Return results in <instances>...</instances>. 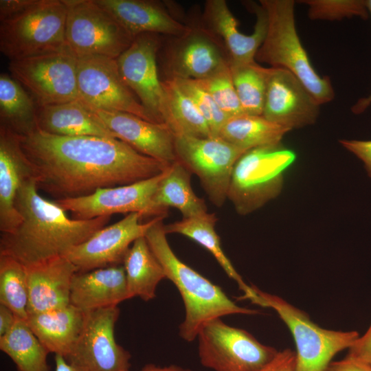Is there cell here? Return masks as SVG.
I'll return each mask as SVG.
<instances>
[{
  "mask_svg": "<svg viewBox=\"0 0 371 371\" xmlns=\"http://www.w3.org/2000/svg\"><path fill=\"white\" fill-rule=\"evenodd\" d=\"M19 136L37 188L56 199L136 183L170 166L116 138L60 136L37 128Z\"/></svg>",
  "mask_w": 371,
  "mask_h": 371,
  "instance_id": "obj_1",
  "label": "cell"
},
{
  "mask_svg": "<svg viewBox=\"0 0 371 371\" xmlns=\"http://www.w3.org/2000/svg\"><path fill=\"white\" fill-rule=\"evenodd\" d=\"M15 206L22 221L14 231L1 234L0 254L10 256L25 266L65 256L104 227L111 217L69 218L54 201L39 194L33 179L20 188Z\"/></svg>",
  "mask_w": 371,
  "mask_h": 371,
  "instance_id": "obj_2",
  "label": "cell"
},
{
  "mask_svg": "<svg viewBox=\"0 0 371 371\" xmlns=\"http://www.w3.org/2000/svg\"><path fill=\"white\" fill-rule=\"evenodd\" d=\"M157 216L145 238L161 265L166 278L177 288L185 307V318L179 327V336L191 342L208 322L233 314L256 315L260 311L245 308L231 300L221 288L182 262L166 238L164 219Z\"/></svg>",
  "mask_w": 371,
  "mask_h": 371,
  "instance_id": "obj_3",
  "label": "cell"
},
{
  "mask_svg": "<svg viewBox=\"0 0 371 371\" xmlns=\"http://www.w3.org/2000/svg\"><path fill=\"white\" fill-rule=\"evenodd\" d=\"M267 17V30L255 60L293 74L321 105L332 101L330 78L314 69L297 34L293 0H260Z\"/></svg>",
  "mask_w": 371,
  "mask_h": 371,
  "instance_id": "obj_4",
  "label": "cell"
},
{
  "mask_svg": "<svg viewBox=\"0 0 371 371\" xmlns=\"http://www.w3.org/2000/svg\"><path fill=\"white\" fill-rule=\"evenodd\" d=\"M295 159V153L281 143L245 152L234 166L227 192L236 212L247 215L277 197L284 173Z\"/></svg>",
  "mask_w": 371,
  "mask_h": 371,
  "instance_id": "obj_5",
  "label": "cell"
},
{
  "mask_svg": "<svg viewBox=\"0 0 371 371\" xmlns=\"http://www.w3.org/2000/svg\"><path fill=\"white\" fill-rule=\"evenodd\" d=\"M67 14L65 0H38L23 12L1 21V52L14 60L67 48Z\"/></svg>",
  "mask_w": 371,
  "mask_h": 371,
  "instance_id": "obj_6",
  "label": "cell"
},
{
  "mask_svg": "<svg viewBox=\"0 0 371 371\" xmlns=\"http://www.w3.org/2000/svg\"><path fill=\"white\" fill-rule=\"evenodd\" d=\"M251 286L259 297L258 305L274 309L291 331L296 346L295 371H325L332 359L359 337L355 330L323 328L282 297Z\"/></svg>",
  "mask_w": 371,
  "mask_h": 371,
  "instance_id": "obj_7",
  "label": "cell"
},
{
  "mask_svg": "<svg viewBox=\"0 0 371 371\" xmlns=\"http://www.w3.org/2000/svg\"><path fill=\"white\" fill-rule=\"evenodd\" d=\"M201 364L214 371H260L278 354L251 333L225 324L208 322L197 336Z\"/></svg>",
  "mask_w": 371,
  "mask_h": 371,
  "instance_id": "obj_8",
  "label": "cell"
},
{
  "mask_svg": "<svg viewBox=\"0 0 371 371\" xmlns=\"http://www.w3.org/2000/svg\"><path fill=\"white\" fill-rule=\"evenodd\" d=\"M67 6V46L77 58H117L134 38L94 0H65Z\"/></svg>",
  "mask_w": 371,
  "mask_h": 371,
  "instance_id": "obj_9",
  "label": "cell"
},
{
  "mask_svg": "<svg viewBox=\"0 0 371 371\" xmlns=\"http://www.w3.org/2000/svg\"><path fill=\"white\" fill-rule=\"evenodd\" d=\"M78 58L68 47L56 52L10 60L12 77L27 89L38 107L80 100Z\"/></svg>",
  "mask_w": 371,
  "mask_h": 371,
  "instance_id": "obj_10",
  "label": "cell"
},
{
  "mask_svg": "<svg viewBox=\"0 0 371 371\" xmlns=\"http://www.w3.org/2000/svg\"><path fill=\"white\" fill-rule=\"evenodd\" d=\"M177 160L196 175L211 203L221 207L227 199L233 170L247 150L220 137L175 135Z\"/></svg>",
  "mask_w": 371,
  "mask_h": 371,
  "instance_id": "obj_11",
  "label": "cell"
},
{
  "mask_svg": "<svg viewBox=\"0 0 371 371\" xmlns=\"http://www.w3.org/2000/svg\"><path fill=\"white\" fill-rule=\"evenodd\" d=\"M77 84L80 100L93 110L128 113L156 122L124 81L117 58H78Z\"/></svg>",
  "mask_w": 371,
  "mask_h": 371,
  "instance_id": "obj_12",
  "label": "cell"
},
{
  "mask_svg": "<svg viewBox=\"0 0 371 371\" xmlns=\"http://www.w3.org/2000/svg\"><path fill=\"white\" fill-rule=\"evenodd\" d=\"M117 306L86 312L82 332L65 358L85 371H124L130 369L131 353L116 342Z\"/></svg>",
  "mask_w": 371,
  "mask_h": 371,
  "instance_id": "obj_13",
  "label": "cell"
},
{
  "mask_svg": "<svg viewBox=\"0 0 371 371\" xmlns=\"http://www.w3.org/2000/svg\"><path fill=\"white\" fill-rule=\"evenodd\" d=\"M158 36L144 34L135 37L117 62L124 81L148 114L156 122L164 123V91L157 67Z\"/></svg>",
  "mask_w": 371,
  "mask_h": 371,
  "instance_id": "obj_14",
  "label": "cell"
},
{
  "mask_svg": "<svg viewBox=\"0 0 371 371\" xmlns=\"http://www.w3.org/2000/svg\"><path fill=\"white\" fill-rule=\"evenodd\" d=\"M156 217L142 223L139 213H129L120 221L99 229L64 256L76 266L78 272L122 265L131 245L145 236Z\"/></svg>",
  "mask_w": 371,
  "mask_h": 371,
  "instance_id": "obj_15",
  "label": "cell"
},
{
  "mask_svg": "<svg viewBox=\"0 0 371 371\" xmlns=\"http://www.w3.org/2000/svg\"><path fill=\"white\" fill-rule=\"evenodd\" d=\"M168 168L155 177L136 183L99 188L87 196L54 201L66 212H70L72 218L78 220L132 212H138L142 217L150 216L152 197Z\"/></svg>",
  "mask_w": 371,
  "mask_h": 371,
  "instance_id": "obj_16",
  "label": "cell"
},
{
  "mask_svg": "<svg viewBox=\"0 0 371 371\" xmlns=\"http://www.w3.org/2000/svg\"><path fill=\"white\" fill-rule=\"evenodd\" d=\"M320 104L291 71L267 67L262 115L290 131L314 124Z\"/></svg>",
  "mask_w": 371,
  "mask_h": 371,
  "instance_id": "obj_17",
  "label": "cell"
},
{
  "mask_svg": "<svg viewBox=\"0 0 371 371\" xmlns=\"http://www.w3.org/2000/svg\"><path fill=\"white\" fill-rule=\"evenodd\" d=\"M229 65L223 43L203 25L190 26L186 34L177 38L167 56L172 78L201 80Z\"/></svg>",
  "mask_w": 371,
  "mask_h": 371,
  "instance_id": "obj_18",
  "label": "cell"
},
{
  "mask_svg": "<svg viewBox=\"0 0 371 371\" xmlns=\"http://www.w3.org/2000/svg\"><path fill=\"white\" fill-rule=\"evenodd\" d=\"M256 20L252 34L240 32L238 22L225 0H207L202 15L203 25L223 43L231 65L255 61L256 54L262 44L267 30V17L260 3H247Z\"/></svg>",
  "mask_w": 371,
  "mask_h": 371,
  "instance_id": "obj_19",
  "label": "cell"
},
{
  "mask_svg": "<svg viewBox=\"0 0 371 371\" xmlns=\"http://www.w3.org/2000/svg\"><path fill=\"white\" fill-rule=\"evenodd\" d=\"M93 111L117 139L139 153L166 165L177 160L175 136L166 124L149 122L128 113Z\"/></svg>",
  "mask_w": 371,
  "mask_h": 371,
  "instance_id": "obj_20",
  "label": "cell"
},
{
  "mask_svg": "<svg viewBox=\"0 0 371 371\" xmlns=\"http://www.w3.org/2000/svg\"><path fill=\"white\" fill-rule=\"evenodd\" d=\"M25 267L28 290L27 315L70 304L72 280L78 269L65 256H58Z\"/></svg>",
  "mask_w": 371,
  "mask_h": 371,
  "instance_id": "obj_21",
  "label": "cell"
},
{
  "mask_svg": "<svg viewBox=\"0 0 371 371\" xmlns=\"http://www.w3.org/2000/svg\"><path fill=\"white\" fill-rule=\"evenodd\" d=\"M33 179L30 166L20 146L19 136L0 125V230L11 233L22 218L15 206L22 185Z\"/></svg>",
  "mask_w": 371,
  "mask_h": 371,
  "instance_id": "obj_22",
  "label": "cell"
},
{
  "mask_svg": "<svg viewBox=\"0 0 371 371\" xmlns=\"http://www.w3.org/2000/svg\"><path fill=\"white\" fill-rule=\"evenodd\" d=\"M111 14L133 38L144 34H163L179 38L190 25L182 23L163 3L147 0H94Z\"/></svg>",
  "mask_w": 371,
  "mask_h": 371,
  "instance_id": "obj_23",
  "label": "cell"
},
{
  "mask_svg": "<svg viewBox=\"0 0 371 371\" xmlns=\"http://www.w3.org/2000/svg\"><path fill=\"white\" fill-rule=\"evenodd\" d=\"M129 299L125 269L114 265L74 275L70 304L85 312L117 306Z\"/></svg>",
  "mask_w": 371,
  "mask_h": 371,
  "instance_id": "obj_24",
  "label": "cell"
},
{
  "mask_svg": "<svg viewBox=\"0 0 371 371\" xmlns=\"http://www.w3.org/2000/svg\"><path fill=\"white\" fill-rule=\"evenodd\" d=\"M36 128L60 136L117 139L95 112L80 100L38 107Z\"/></svg>",
  "mask_w": 371,
  "mask_h": 371,
  "instance_id": "obj_25",
  "label": "cell"
},
{
  "mask_svg": "<svg viewBox=\"0 0 371 371\" xmlns=\"http://www.w3.org/2000/svg\"><path fill=\"white\" fill-rule=\"evenodd\" d=\"M85 319L86 312L70 304L28 315L26 322L49 353L66 358L80 337Z\"/></svg>",
  "mask_w": 371,
  "mask_h": 371,
  "instance_id": "obj_26",
  "label": "cell"
},
{
  "mask_svg": "<svg viewBox=\"0 0 371 371\" xmlns=\"http://www.w3.org/2000/svg\"><path fill=\"white\" fill-rule=\"evenodd\" d=\"M191 175L177 160L168 166L151 199L153 216H166L169 207L179 210L182 218L207 212L205 201L197 196L192 188Z\"/></svg>",
  "mask_w": 371,
  "mask_h": 371,
  "instance_id": "obj_27",
  "label": "cell"
},
{
  "mask_svg": "<svg viewBox=\"0 0 371 371\" xmlns=\"http://www.w3.org/2000/svg\"><path fill=\"white\" fill-rule=\"evenodd\" d=\"M218 221L214 214L204 213L181 221L164 225V230L168 234H179L195 241L206 249L216 260L226 274L236 282L244 295L238 300L249 299L258 305L259 297L251 286H248L240 274L236 271L232 262L224 253L218 235L215 230Z\"/></svg>",
  "mask_w": 371,
  "mask_h": 371,
  "instance_id": "obj_28",
  "label": "cell"
},
{
  "mask_svg": "<svg viewBox=\"0 0 371 371\" xmlns=\"http://www.w3.org/2000/svg\"><path fill=\"white\" fill-rule=\"evenodd\" d=\"M123 266L129 299L139 297L148 302L155 298L158 284L166 277L145 236L132 244L124 257Z\"/></svg>",
  "mask_w": 371,
  "mask_h": 371,
  "instance_id": "obj_29",
  "label": "cell"
},
{
  "mask_svg": "<svg viewBox=\"0 0 371 371\" xmlns=\"http://www.w3.org/2000/svg\"><path fill=\"white\" fill-rule=\"evenodd\" d=\"M289 131V128L268 120L262 115L243 113L229 117L218 136L234 146L249 150L280 144Z\"/></svg>",
  "mask_w": 371,
  "mask_h": 371,
  "instance_id": "obj_30",
  "label": "cell"
},
{
  "mask_svg": "<svg viewBox=\"0 0 371 371\" xmlns=\"http://www.w3.org/2000/svg\"><path fill=\"white\" fill-rule=\"evenodd\" d=\"M165 98L164 123L175 135L212 137L209 126L193 100L175 79L162 80Z\"/></svg>",
  "mask_w": 371,
  "mask_h": 371,
  "instance_id": "obj_31",
  "label": "cell"
},
{
  "mask_svg": "<svg viewBox=\"0 0 371 371\" xmlns=\"http://www.w3.org/2000/svg\"><path fill=\"white\" fill-rule=\"evenodd\" d=\"M36 102L25 88L12 76L0 75L1 125L19 135L36 128Z\"/></svg>",
  "mask_w": 371,
  "mask_h": 371,
  "instance_id": "obj_32",
  "label": "cell"
},
{
  "mask_svg": "<svg viewBox=\"0 0 371 371\" xmlns=\"http://www.w3.org/2000/svg\"><path fill=\"white\" fill-rule=\"evenodd\" d=\"M0 349L12 360L17 371H50L49 352L25 319L17 317L10 330L0 337Z\"/></svg>",
  "mask_w": 371,
  "mask_h": 371,
  "instance_id": "obj_33",
  "label": "cell"
},
{
  "mask_svg": "<svg viewBox=\"0 0 371 371\" xmlns=\"http://www.w3.org/2000/svg\"><path fill=\"white\" fill-rule=\"evenodd\" d=\"M234 85L245 113L262 115L267 67L256 60L243 65H231Z\"/></svg>",
  "mask_w": 371,
  "mask_h": 371,
  "instance_id": "obj_34",
  "label": "cell"
},
{
  "mask_svg": "<svg viewBox=\"0 0 371 371\" xmlns=\"http://www.w3.org/2000/svg\"><path fill=\"white\" fill-rule=\"evenodd\" d=\"M27 303L26 267L10 256L0 254V304L26 320Z\"/></svg>",
  "mask_w": 371,
  "mask_h": 371,
  "instance_id": "obj_35",
  "label": "cell"
},
{
  "mask_svg": "<svg viewBox=\"0 0 371 371\" xmlns=\"http://www.w3.org/2000/svg\"><path fill=\"white\" fill-rule=\"evenodd\" d=\"M196 80L228 118L245 113L234 85L230 65L208 78Z\"/></svg>",
  "mask_w": 371,
  "mask_h": 371,
  "instance_id": "obj_36",
  "label": "cell"
},
{
  "mask_svg": "<svg viewBox=\"0 0 371 371\" xmlns=\"http://www.w3.org/2000/svg\"><path fill=\"white\" fill-rule=\"evenodd\" d=\"M308 6L311 20L341 21L358 16L367 19L369 13L364 0H302Z\"/></svg>",
  "mask_w": 371,
  "mask_h": 371,
  "instance_id": "obj_37",
  "label": "cell"
},
{
  "mask_svg": "<svg viewBox=\"0 0 371 371\" xmlns=\"http://www.w3.org/2000/svg\"><path fill=\"white\" fill-rule=\"evenodd\" d=\"M173 79L193 100L207 122L212 136L217 137L228 117L220 109L210 95L200 86L196 80Z\"/></svg>",
  "mask_w": 371,
  "mask_h": 371,
  "instance_id": "obj_38",
  "label": "cell"
},
{
  "mask_svg": "<svg viewBox=\"0 0 371 371\" xmlns=\"http://www.w3.org/2000/svg\"><path fill=\"white\" fill-rule=\"evenodd\" d=\"M339 143L363 161L368 175L371 177V140L341 139Z\"/></svg>",
  "mask_w": 371,
  "mask_h": 371,
  "instance_id": "obj_39",
  "label": "cell"
},
{
  "mask_svg": "<svg viewBox=\"0 0 371 371\" xmlns=\"http://www.w3.org/2000/svg\"><path fill=\"white\" fill-rule=\"evenodd\" d=\"M348 350L347 356L371 366V323L364 335H359Z\"/></svg>",
  "mask_w": 371,
  "mask_h": 371,
  "instance_id": "obj_40",
  "label": "cell"
},
{
  "mask_svg": "<svg viewBox=\"0 0 371 371\" xmlns=\"http://www.w3.org/2000/svg\"><path fill=\"white\" fill-rule=\"evenodd\" d=\"M260 371H295V352L289 348L276 356Z\"/></svg>",
  "mask_w": 371,
  "mask_h": 371,
  "instance_id": "obj_41",
  "label": "cell"
},
{
  "mask_svg": "<svg viewBox=\"0 0 371 371\" xmlns=\"http://www.w3.org/2000/svg\"><path fill=\"white\" fill-rule=\"evenodd\" d=\"M38 0H1L0 21H3L27 10Z\"/></svg>",
  "mask_w": 371,
  "mask_h": 371,
  "instance_id": "obj_42",
  "label": "cell"
},
{
  "mask_svg": "<svg viewBox=\"0 0 371 371\" xmlns=\"http://www.w3.org/2000/svg\"><path fill=\"white\" fill-rule=\"evenodd\" d=\"M325 371H371V366L346 355L341 360L331 361Z\"/></svg>",
  "mask_w": 371,
  "mask_h": 371,
  "instance_id": "obj_43",
  "label": "cell"
},
{
  "mask_svg": "<svg viewBox=\"0 0 371 371\" xmlns=\"http://www.w3.org/2000/svg\"><path fill=\"white\" fill-rule=\"evenodd\" d=\"M16 318L17 317L9 308L0 304V337L10 330Z\"/></svg>",
  "mask_w": 371,
  "mask_h": 371,
  "instance_id": "obj_44",
  "label": "cell"
},
{
  "mask_svg": "<svg viewBox=\"0 0 371 371\" xmlns=\"http://www.w3.org/2000/svg\"><path fill=\"white\" fill-rule=\"evenodd\" d=\"M55 371H85L82 368L68 362L63 356L55 355Z\"/></svg>",
  "mask_w": 371,
  "mask_h": 371,
  "instance_id": "obj_45",
  "label": "cell"
},
{
  "mask_svg": "<svg viewBox=\"0 0 371 371\" xmlns=\"http://www.w3.org/2000/svg\"><path fill=\"white\" fill-rule=\"evenodd\" d=\"M130 371V370H124ZM141 371H193L188 368H183L182 367L170 365L169 366L161 367L155 364L149 363L146 365Z\"/></svg>",
  "mask_w": 371,
  "mask_h": 371,
  "instance_id": "obj_46",
  "label": "cell"
},
{
  "mask_svg": "<svg viewBox=\"0 0 371 371\" xmlns=\"http://www.w3.org/2000/svg\"><path fill=\"white\" fill-rule=\"evenodd\" d=\"M369 107H371V92L368 96L359 99L351 107V111L355 114H360Z\"/></svg>",
  "mask_w": 371,
  "mask_h": 371,
  "instance_id": "obj_47",
  "label": "cell"
},
{
  "mask_svg": "<svg viewBox=\"0 0 371 371\" xmlns=\"http://www.w3.org/2000/svg\"><path fill=\"white\" fill-rule=\"evenodd\" d=\"M366 3L369 15L371 16V0H366Z\"/></svg>",
  "mask_w": 371,
  "mask_h": 371,
  "instance_id": "obj_48",
  "label": "cell"
}]
</instances>
